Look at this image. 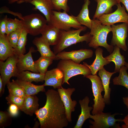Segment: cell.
<instances>
[{
  "label": "cell",
  "instance_id": "cell-45",
  "mask_svg": "<svg viewBox=\"0 0 128 128\" xmlns=\"http://www.w3.org/2000/svg\"><path fill=\"white\" fill-rule=\"evenodd\" d=\"M123 102L128 109V97H124L123 98Z\"/></svg>",
  "mask_w": 128,
  "mask_h": 128
},
{
  "label": "cell",
  "instance_id": "cell-14",
  "mask_svg": "<svg viewBox=\"0 0 128 128\" xmlns=\"http://www.w3.org/2000/svg\"><path fill=\"white\" fill-rule=\"evenodd\" d=\"M36 51L34 47H31L27 54L22 55L18 56L17 66L19 73L22 71L26 70L30 71L36 73H39L36 69L35 62L33 61L32 55V53Z\"/></svg>",
  "mask_w": 128,
  "mask_h": 128
},
{
  "label": "cell",
  "instance_id": "cell-38",
  "mask_svg": "<svg viewBox=\"0 0 128 128\" xmlns=\"http://www.w3.org/2000/svg\"><path fill=\"white\" fill-rule=\"evenodd\" d=\"M7 15L0 20V35H4L6 34L7 20Z\"/></svg>",
  "mask_w": 128,
  "mask_h": 128
},
{
  "label": "cell",
  "instance_id": "cell-50",
  "mask_svg": "<svg viewBox=\"0 0 128 128\" xmlns=\"http://www.w3.org/2000/svg\"></svg>",
  "mask_w": 128,
  "mask_h": 128
},
{
  "label": "cell",
  "instance_id": "cell-33",
  "mask_svg": "<svg viewBox=\"0 0 128 128\" xmlns=\"http://www.w3.org/2000/svg\"><path fill=\"white\" fill-rule=\"evenodd\" d=\"M24 28L22 20L17 18L14 19L8 18L6 34L16 30H22Z\"/></svg>",
  "mask_w": 128,
  "mask_h": 128
},
{
  "label": "cell",
  "instance_id": "cell-39",
  "mask_svg": "<svg viewBox=\"0 0 128 128\" xmlns=\"http://www.w3.org/2000/svg\"><path fill=\"white\" fill-rule=\"evenodd\" d=\"M4 13H9L13 14L15 16L18 17L20 19L23 20V16L21 14L18 12H14L11 11L6 6H3L0 9V13L1 14Z\"/></svg>",
  "mask_w": 128,
  "mask_h": 128
},
{
  "label": "cell",
  "instance_id": "cell-15",
  "mask_svg": "<svg viewBox=\"0 0 128 128\" xmlns=\"http://www.w3.org/2000/svg\"><path fill=\"white\" fill-rule=\"evenodd\" d=\"M64 79L63 72L57 68L47 71L45 74L43 84L58 89L62 87Z\"/></svg>",
  "mask_w": 128,
  "mask_h": 128
},
{
  "label": "cell",
  "instance_id": "cell-23",
  "mask_svg": "<svg viewBox=\"0 0 128 128\" xmlns=\"http://www.w3.org/2000/svg\"><path fill=\"white\" fill-rule=\"evenodd\" d=\"M97 5L93 19H97L104 14H108L112 12V7L119 3L118 0H95Z\"/></svg>",
  "mask_w": 128,
  "mask_h": 128
},
{
  "label": "cell",
  "instance_id": "cell-24",
  "mask_svg": "<svg viewBox=\"0 0 128 128\" xmlns=\"http://www.w3.org/2000/svg\"><path fill=\"white\" fill-rule=\"evenodd\" d=\"M14 54V49L8 41L6 34L0 35V60L4 61Z\"/></svg>",
  "mask_w": 128,
  "mask_h": 128
},
{
  "label": "cell",
  "instance_id": "cell-32",
  "mask_svg": "<svg viewBox=\"0 0 128 128\" xmlns=\"http://www.w3.org/2000/svg\"><path fill=\"white\" fill-rule=\"evenodd\" d=\"M9 93L11 95L25 98L26 95L23 88L18 84L15 80H12L6 84Z\"/></svg>",
  "mask_w": 128,
  "mask_h": 128
},
{
  "label": "cell",
  "instance_id": "cell-40",
  "mask_svg": "<svg viewBox=\"0 0 128 128\" xmlns=\"http://www.w3.org/2000/svg\"><path fill=\"white\" fill-rule=\"evenodd\" d=\"M19 109L16 105L11 104L9 105L8 109V112L12 117L17 116L18 114Z\"/></svg>",
  "mask_w": 128,
  "mask_h": 128
},
{
  "label": "cell",
  "instance_id": "cell-8",
  "mask_svg": "<svg viewBox=\"0 0 128 128\" xmlns=\"http://www.w3.org/2000/svg\"><path fill=\"white\" fill-rule=\"evenodd\" d=\"M114 113L111 114L110 113H105L103 112H100L94 115H91L90 118L94 121L90 120L89 122L91 125L89 127L91 128H118L121 127L117 122H123L122 119H115L114 117L119 114Z\"/></svg>",
  "mask_w": 128,
  "mask_h": 128
},
{
  "label": "cell",
  "instance_id": "cell-5",
  "mask_svg": "<svg viewBox=\"0 0 128 128\" xmlns=\"http://www.w3.org/2000/svg\"><path fill=\"white\" fill-rule=\"evenodd\" d=\"M48 24L65 31L69 30L71 28L78 29L83 27L78 22L76 16L69 15L64 11L62 12L53 10Z\"/></svg>",
  "mask_w": 128,
  "mask_h": 128
},
{
  "label": "cell",
  "instance_id": "cell-9",
  "mask_svg": "<svg viewBox=\"0 0 128 128\" xmlns=\"http://www.w3.org/2000/svg\"><path fill=\"white\" fill-rule=\"evenodd\" d=\"M18 56L14 54L9 57L5 62L0 60V76L2 78L4 88L12 77H16L18 74L17 64Z\"/></svg>",
  "mask_w": 128,
  "mask_h": 128
},
{
  "label": "cell",
  "instance_id": "cell-27",
  "mask_svg": "<svg viewBox=\"0 0 128 128\" xmlns=\"http://www.w3.org/2000/svg\"><path fill=\"white\" fill-rule=\"evenodd\" d=\"M16 82L23 89L26 95H35L40 92H45V86L43 84L37 85L31 82L21 81L18 79L15 80Z\"/></svg>",
  "mask_w": 128,
  "mask_h": 128
},
{
  "label": "cell",
  "instance_id": "cell-49",
  "mask_svg": "<svg viewBox=\"0 0 128 128\" xmlns=\"http://www.w3.org/2000/svg\"></svg>",
  "mask_w": 128,
  "mask_h": 128
},
{
  "label": "cell",
  "instance_id": "cell-43",
  "mask_svg": "<svg viewBox=\"0 0 128 128\" xmlns=\"http://www.w3.org/2000/svg\"><path fill=\"white\" fill-rule=\"evenodd\" d=\"M122 121L124 124L122 126L123 128H128V114L122 119Z\"/></svg>",
  "mask_w": 128,
  "mask_h": 128
},
{
  "label": "cell",
  "instance_id": "cell-6",
  "mask_svg": "<svg viewBox=\"0 0 128 128\" xmlns=\"http://www.w3.org/2000/svg\"><path fill=\"white\" fill-rule=\"evenodd\" d=\"M86 77L89 79L91 82L92 88L94 97L92 113V115H94L103 112L105 107V103L101 94L102 92L104 91V89L101 79L97 74H90Z\"/></svg>",
  "mask_w": 128,
  "mask_h": 128
},
{
  "label": "cell",
  "instance_id": "cell-48",
  "mask_svg": "<svg viewBox=\"0 0 128 128\" xmlns=\"http://www.w3.org/2000/svg\"></svg>",
  "mask_w": 128,
  "mask_h": 128
},
{
  "label": "cell",
  "instance_id": "cell-11",
  "mask_svg": "<svg viewBox=\"0 0 128 128\" xmlns=\"http://www.w3.org/2000/svg\"><path fill=\"white\" fill-rule=\"evenodd\" d=\"M113 36L111 45L116 46L124 51L128 50L126 43L128 30V24L123 23L122 24L111 25Z\"/></svg>",
  "mask_w": 128,
  "mask_h": 128
},
{
  "label": "cell",
  "instance_id": "cell-22",
  "mask_svg": "<svg viewBox=\"0 0 128 128\" xmlns=\"http://www.w3.org/2000/svg\"><path fill=\"white\" fill-rule=\"evenodd\" d=\"M61 30L52 25L47 24L41 34L50 46H54L59 41Z\"/></svg>",
  "mask_w": 128,
  "mask_h": 128
},
{
  "label": "cell",
  "instance_id": "cell-7",
  "mask_svg": "<svg viewBox=\"0 0 128 128\" xmlns=\"http://www.w3.org/2000/svg\"><path fill=\"white\" fill-rule=\"evenodd\" d=\"M23 18L24 28L33 36L41 34L48 24L46 19L39 14H32L23 16Z\"/></svg>",
  "mask_w": 128,
  "mask_h": 128
},
{
  "label": "cell",
  "instance_id": "cell-34",
  "mask_svg": "<svg viewBox=\"0 0 128 128\" xmlns=\"http://www.w3.org/2000/svg\"><path fill=\"white\" fill-rule=\"evenodd\" d=\"M12 117L8 112L0 111V128H4L10 125L12 122Z\"/></svg>",
  "mask_w": 128,
  "mask_h": 128
},
{
  "label": "cell",
  "instance_id": "cell-44",
  "mask_svg": "<svg viewBox=\"0 0 128 128\" xmlns=\"http://www.w3.org/2000/svg\"><path fill=\"white\" fill-rule=\"evenodd\" d=\"M119 3H122L128 12V0H118Z\"/></svg>",
  "mask_w": 128,
  "mask_h": 128
},
{
  "label": "cell",
  "instance_id": "cell-46",
  "mask_svg": "<svg viewBox=\"0 0 128 128\" xmlns=\"http://www.w3.org/2000/svg\"><path fill=\"white\" fill-rule=\"evenodd\" d=\"M39 125H40V123H39L38 122H36L35 123V125H34V127H35V128H38L37 125L38 127Z\"/></svg>",
  "mask_w": 128,
  "mask_h": 128
},
{
  "label": "cell",
  "instance_id": "cell-16",
  "mask_svg": "<svg viewBox=\"0 0 128 128\" xmlns=\"http://www.w3.org/2000/svg\"><path fill=\"white\" fill-rule=\"evenodd\" d=\"M103 50L102 48H98L95 52L96 57L93 63L91 65H88L86 62H84L83 63V64L90 69L92 75L97 74L98 71L103 68L104 65L110 63L103 57Z\"/></svg>",
  "mask_w": 128,
  "mask_h": 128
},
{
  "label": "cell",
  "instance_id": "cell-47",
  "mask_svg": "<svg viewBox=\"0 0 128 128\" xmlns=\"http://www.w3.org/2000/svg\"><path fill=\"white\" fill-rule=\"evenodd\" d=\"M125 65L128 68V63L126 62Z\"/></svg>",
  "mask_w": 128,
  "mask_h": 128
},
{
  "label": "cell",
  "instance_id": "cell-13",
  "mask_svg": "<svg viewBox=\"0 0 128 128\" xmlns=\"http://www.w3.org/2000/svg\"><path fill=\"white\" fill-rule=\"evenodd\" d=\"M75 90L74 88L66 89L62 87L57 89L64 106L67 119L70 122L72 121V112L75 110L77 103L76 101L73 100L71 98V96Z\"/></svg>",
  "mask_w": 128,
  "mask_h": 128
},
{
  "label": "cell",
  "instance_id": "cell-12",
  "mask_svg": "<svg viewBox=\"0 0 128 128\" xmlns=\"http://www.w3.org/2000/svg\"><path fill=\"white\" fill-rule=\"evenodd\" d=\"M93 51L91 50L81 49L70 51H62L56 55L55 60L61 59L71 60L75 62L80 64L84 59L92 57Z\"/></svg>",
  "mask_w": 128,
  "mask_h": 128
},
{
  "label": "cell",
  "instance_id": "cell-10",
  "mask_svg": "<svg viewBox=\"0 0 128 128\" xmlns=\"http://www.w3.org/2000/svg\"><path fill=\"white\" fill-rule=\"evenodd\" d=\"M116 10L113 13L102 15L97 19L104 25H112L118 22H123L128 24V14L126 12L125 8L120 3L117 5Z\"/></svg>",
  "mask_w": 128,
  "mask_h": 128
},
{
  "label": "cell",
  "instance_id": "cell-42",
  "mask_svg": "<svg viewBox=\"0 0 128 128\" xmlns=\"http://www.w3.org/2000/svg\"><path fill=\"white\" fill-rule=\"evenodd\" d=\"M5 91L4 88L3 81L0 76V96L1 97L4 93Z\"/></svg>",
  "mask_w": 128,
  "mask_h": 128
},
{
  "label": "cell",
  "instance_id": "cell-3",
  "mask_svg": "<svg viewBox=\"0 0 128 128\" xmlns=\"http://www.w3.org/2000/svg\"><path fill=\"white\" fill-rule=\"evenodd\" d=\"M90 30V33L92 37L89 43V46L95 49L99 46H102L111 53L114 47L108 44L107 42V35L111 31V25H102L98 19H93Z\"/></svg>",
  "mask_w": 128,
  "mask_h": 128
},
{
  "label": "cell",
  "instance_id": "cell-37",
  "mask_svg": "<svg viewBox=\"0 0 128 128\" xmlns=\"http://www.w3.org/2000/svg\"><path fill=\"white\" fill-rule=\"evenodd\" d=\"M24 98L9 94L6 97L5 99L7 101V104L8 105L11 104H15L18 107L20 110L23 104Z\"/></svg>",
  "mask_w": 128,
  "mask_h": 128
},
{
  "label": "cell",
  "instance_id": "cell-26",
  "mask_svg": "<svg viewBox=\"0 0 128 128\" xmlns=\"http://www.w3.org/2000/svg\"><path fill=\"white\" fill-rule=\"evenodd\" d=\"M90 3L89 0H84V3L78 15L76 16L78 21L81 25H83L90 29L92 24V20L89 17L88 6Z\"/></svg>",
  "mask_w": 128,
  "mask_h": 128
},
{
  "label": "cell",
  "instance_id": "cell-19",
  "mask_svg": "<svg viewBox=\"0 0 128 128\" xmlns=\"http://www.w3.org/2000/svg\"><path fill=\"white\" fill-rule=\"evenodd\" d=\"M30 3L35 6L34 10L39 11L45 16L48 23L50 21L52 11L54 9L51 0H32Z\"/></svg>",
  "mask_w": 128,
  "mask_h": 128
},
{
  "label": "cell",
  "instance_id": "cell-41",
  "mask_svg": "<svg viewBox=\"0 0 128 128\" xmlns=\"http://www.w3.org/2000/svg\"><path fill=\"white\" fill-rule=\"evenodd\" d=\"M9 3L12 4L16 2L18 4H21L23 3H30L32 0H8Z\"/></svg>",
  "mask_w": 128,
  "mask_h": 128
},
{
  "label": "cell",
  "instance_id": "cell-17",
  "mask_svg": "<svg viewBox=\"0 0 128 128\" xmlns=\"http://www.w3.org/2000/svg\"><path fill=\"white\" fill-rule=\"evenodd\" d=\"M90 100L87 96H85L82 100L79 101L81 108V112L78 116L76 123L74 128H81L85 121L90 118L91 114L90 111L93 107L89 106Z\"/></svg>",
  "mask_w": 128,
  "mask_h": 128
},
{
  "label": "cell",
  "instance_id": "cell-18",
  "mask_svg": "<svg viewBox=\"0 0 128 128\" xmlns=\"http://www.w3.org/2000/svg\"><path fill=\"white\" fill-rule=\"evenodd\" d=\"M116 73L115 71L109 72L104 67L99 71L98 74L101 79L104 89L105 93L103 98L105 104H108L110 102L111 89L109 87L110 80L112 76Z\"/></svg>",
  "mask_w": 128,
  "mask_h": 128
},
{
  "label": "cell",
  "instance_id": "cell-20",
  "mask_svg": "<svg viewBox=\"0 0 128 128\" xmlns=\"http://www.w3.org/2000/svg\"><path fill=\"white\" fill-rule=\"evenodd\" d=\"M38 101V98L35 95H26L20 110L27 115L32 116L39 109Z\"/></svg>",
  "mask_w": 128,
  "mask_h": 128
},
{
  "label": "cell",
  "instance_id": "cell-4",
  "mask_svg": "<svg viewBox=\"0 0 128 128\" xmlns=\"http://www.w3.org/2000/svg\"><path fill=\"white\" fill-rule=\"evenodd\" d=\"M57 68L63 73V84L66 83L70 85L68 81L74 76L81 74L86 77L91 74L90 69L87 66L83 64L77 63L70 59H60L57 64Z\"/></svg>",
  "mask_w": 128,
  "mask_h": 128
},
{
  "label": "cell",
  "instance_id": "cell-25",
  "mask_svg": "<svg viewBox=\"0 0 128 128\" xmlns=\"http://www.w3.org/2000/svg\"><path fill=\"white\" fill-rule=\"evenodd\" d=\"M105 58L109 61L114 63L115 65L114 71L116 72H119L121 66L125 65V59L124 56L121 54L120 48L116 46H115L110 54Z\"/></svg>",
  "mask_w": 128,
  "mask_h": 128
},
{
  "label": "cell",
  "instance_id": "cell-28",
  "mask_svg": "<svg viewBox=\"0 0 128 128\" xmlns=\"http://www.w3.org/2000/svg\"><path fill=\"white\" fill-rule=\"evenodd\" d=\"M45 74L32 73L28 70L23 71L19 73L16 76L17 79L30 82L36 83L44 81Z\"/></svg>",
  "mask_w": 128,
  "mask_h": 128
},
{
  "label": "cell",
  "instance_id": "cell-2",
  "mask_svg": "<svg viewBox=\"0 0 128 128\" xmlns=\"http://www.w3.org/2000/svg\"><path fill=\"white\" fill-rule=\"evenodd\" d=\"M85 27L76 29L68 31L61 30L59 40L58 43L54 46V52L55 55L63 51L65 49L74 44L85 41L89 43L92 37L90 32H88L82 36L80 33L86 29Z\"/></svg>",
  "mask_w": 128,
  "mask_h": 128
},
{
  "label": "cell",
  "instance_id": "cell-1",
  "mask_svg": "<svg viewBox=\"0 0 128 128\" xmlns=\"http://www.w3.org/2000/svg\"><path fill=\"white\" fill-rule=\"evenodd\" d=\"M46 101L45 105L35 113L41 128H63L69 122L65 110L58 92L48 89L45 93Z\"/></svg>",
  "mask_w": 128,
  "mask_h": 128
},
{
  "label": "cell",
  "instance_id": "cell-31",
  "mask_svg": "<svg viewBox=\"0 0 128 128\" xmlns=\"http://www.w3.org/2000/svg\"><path fill=\"white\" fill-rule=\"evenodd\" d=\"M53 60L54 59L51 58L41 56L34 61L36 69L39 73L45 74L48 67L52 63Z\"/></svg>",
  "mask_w": 128,
  "mask_h": 128
},
{
  "label": "cell",
  "instance_id": "cell-36",
  "mask_svg": "<svg viewBox=\"0 0 128 128\" xmlns=\"http://www.w3.org/2000/svg\"><path fill=\"white\" fill-rule=\"evenodd\" d=\"M22 30L14 31L8 35H6L10 44L14 49H15L17 47Z\"/></svg>",
  "mask_w": 128,
  "mask_h": 128
},
{
  "label": "cell",
  "instance_id": "cell-35",
  "mask_svg": "<svg viewBox=\"0 0 128 128\" xmlns=\"http://www.w3.org/2000/svg\"><path fill=\"white\" fill-rule=\"evenodd\" d=\"M54 9L60 11L61 9L64 11L68 12L69 10V7L68 5V0H51Z\"/></svg>",
  "mask_w": 128,
  "mask_h": 128
},
{
  "label": "cell",
  "instance_id": "cell-29",
  "mask_svg": "<svg viewBox=\"0 0 128 128\" xmlns=\"http://www.w3.org/2000/svg\"><path fill=\"white\" fill-rule=\"evenodd\" d=\"M128 69V68L124 65L121 66L118 76L113 79L114 85L123 86L128 90V74L127 72ZM127 97H128V95Z\"/></svg>",
  "mask_w": 128,
  "mask_h": 128
},
{
  "label": "cell",
  "instance_id": "cell-21",
  "mask_svg": "<svg viewBox=\"0 0 128 128\" xmlns=\"http://www.w3.org/2000/svg\"><path fill=\"white\" fill-rule=\"evenodd\" d=\"M32 43L37 47L41 56L51 58L55 60L56 55L51 50L50 45L42 36L35 38Z\"/></svg>",
  "mask_w": 128,
  "mask_h": 128
},
{
  "label": "cell",
  "instance_id": "cell-30",
  "mask_svg": "<svg viewBox=\"0 0 128 128\" xmlns=\"http://www.w3.org/2000/svg\"><path fill=\"white\" fill-rule=\"evenodd\" d=\"M28 34L27 32L24 28L21 30L17 47L14 49V54L18 56L24 54L26 52L25 46Z\"/></svg>",
  "mask_w": 128,
  "mask_h": 128
}]
</instances>
